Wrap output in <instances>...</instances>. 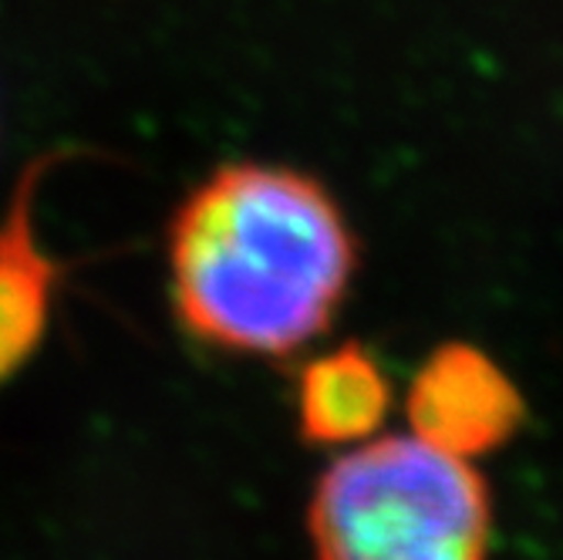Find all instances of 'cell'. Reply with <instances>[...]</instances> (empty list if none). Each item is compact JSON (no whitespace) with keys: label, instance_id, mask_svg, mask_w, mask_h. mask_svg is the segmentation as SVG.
Here are the masks:
<instances>
[{"label":"cell","instance_id":"cell-4","mask_svg":"<svg viewBox=\"0 0 563 560\" xmlns=\"http://www.w3.org/2000/svg\"><path fill=\"white\" fill-rule=\"evenodd\" d=\"M44 163L24 169L8 213L0 217V385L14 378L41 348L62 264L37 240L34 196Z\"/></svg>","mask_w":563,"mask_h":560},{"label":"cell","instance_id":"cell-3","mask_svg":"<svg viewBox=\"0 0 563 560\" xmlns=\"http://www.w3.org/2000/svg\"><path fill=\"white\" fill-rule=\"evenodd\" d=\"M405 413L408 432L479 463L520 432L527 405L493 354L449 341L419 365L405 395Z\"/></svg>","mask_w":563,"mask_h":560},{"label":"cell","instance_id":"cell-5","mask_svg":"<svg viewBox=\"0 0 563 560\" xmlns=\"http://www.w3.org/2000/svg\"><path fill=\"white\" fill-rule=\"evenodd\" d=\"M391 409V382L378 359L344 341L307 362L297 378V429L311 446L347 449L382 432Z\"/></svg>","mask_w":563,"mask_h":560},{"label":"cell","instance_id":"cell-2","mask_svg":"<svg viewBox=\"0 0 563 560\" xmlns=\"http://www.w3.org/2000/svg\"><path fill=\"white\" fill-rule=\"evenodd\" d=\"M493 527L479 463L416 432L338 449L307 499L314 560H489Z\"/></svg>","mask_w":563,"mask_h":560},{"label":"cell","instance_id":"cell-1","mask_svg":"<svg viewBox=\"0 0 563 560\" xmlns=\"http://www.w3.org/2000/svg\"><path fill=\"white\" fill-rule=\"evenodd\" d=\"M354 271L357 240L338 199L287 166H220L169 223L176 318L227 354L287 359L318 341Z\"/></svg>","mask_w":563,"mask_h":560}]
</instances>
